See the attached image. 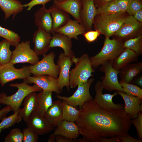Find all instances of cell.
I'll list each match as a JSON object with an SVG mask.
<instances>
[{"label":"cell","mask_w":142,"mask_h":142,"mask_svg":"<svg viewBox=\"0 0 142 142\" xmlns=\"http://www.w3.org/2000/svg\"><path fill=\"white\" fill-rule=\"evenodd\" d=\"M53 3L56 7L71 15L82 24L80 13L82 7V0H65L62 2L54 0Z\"/></svg>","instance_id":"cell-20"},{"label":"cell","mask_w":142,"mask_h":142,"mask_svg":"<svg viewBox=\"0 0 142 142\" xmlns=\"http://www.w3.org/2000/svg\"><path fill=\"white\" fill-rule=\"evenodd\" d=\"M123 42L116 39L105 37L101 51L95 55L90 57L93 68L95 70L105 61L113 60L125 49Z\"/></svg>","instance_id":"cell-5"},{"label":"cell","mask_w":142,"mask_h":142,"mask_svg":"<svg viewBox=\"0 0 142 142\" xmlns=\"http://www.w3.org/2000/svg\"><path fill=\"white\" fill-rule=\"evenodd\" d=\"M96 11L97 14H111L121 12L114 0L97 8Z\"/></svg>","instance_id":"cell-37"},{"label":"cell","mask_w":142,"mask_h":142,"mask_svg":"<svg viewBox=\"0 0 142 142\" xmlns=\"http://www.w3.org/2000/svg\"><path fill=\"white\" fill-rule=\"evenodd\" d=\"M27 127L38 135L47 134L54 130V127L50 125L44 117L35 112L33 113L25 122Z\"/></svg>","instance_id":"cell-15"},{"label":"cell","mask_w":142,"mask_h":142,"mask_svg":"<svg viewBox=\"0 0 142 142\" xmlns=\"http://www.w3.org/2000/svg\"><path fill=\"white\" fill-rule=\"evenodd\" d=\"M94 80V78L89 79L85 83L78 86V88L71 96L67 97L57 94L56 97L65 101L69 104L75 107L79 106L80 109L86 102L93 99L89 92V89Z\"/></svg>","instance_id":"cell-8"},{"label":"cell","mask_w":142,"mask_h":142,"mask_svg":"<svg viewBox=\"0 0 142 142\" xmlns=\"http://www.w3.org/2000/svg\"><path fill=\"white\" fill-rule=\"evenodd\" d=\"M94 89L96 93L94 100L100 106L108 109H123L125 106L123 104L114 103L112 101L113 98L117 95V92L113 94H103L102 92L104 89L102 82L98 81L95 83Z\"/></svg>","instance_id":"cell-13"},{"label":"cell","mask_w":142,"mask_h":142,"mask_svg":"<svg viewBox=\"0 0 142 142\" xmlns=\"http://www.w3.org/2000/svg\"><path fill=\"white\" fill-rule=\"evenodd\" d=\"M141 0H133L126 12L129 16H133L140 9H142V2Z\"/></svg>","instance_id":"cell-41"},{"label":"cell","mask_w":142,"mask_h":142,"mask_svg":"<svg viewBox=\"0 0 142 142\" xmlns=\"http://www.w3.org/2000/svg\"><path fill=\"white\" fill-rule=\"evenodd\" d=\"M74 63L75 68L69 73V85L71 88H75L86 83L90 77L93 76L92 73L95 71L87 53L78 58Z\"/></svg>","instance_id":"cell-4"},{"label":"cell","mask_w":142,"mask_h":142,"mask_svg":"<svg viewBox=\"0 0 142 142\" xmlns=\"http://www.w3.org/2000/svg\"><path fill=\"white\" fill-rule=\"evenodd\" d=\"M86 32L83 25L75 20L70 19L65 25L57 29L55 32L63 34L71 39L73 38L78 40V36L83 35Z\"/></svg>","instance_id":"cell-22"},{"label":"cell","mask_w":142,"mask_h":142,"mask_svg":"<svg viewBox=\"0 0 142 142\" xmlns=\"http://www.w3.org/2000/svg\"><path fill=\"white\" fill-rule=\"evenodd\" d=\"M55 129L53 133L72 139H76L79 134V128L74 122L63 120Z\"/></svg>","instance_id":"cell-23"},{"label":"cell","mask_w":142,"mask_h":142,"mask_svg":"<svg viewBox=\"0 0 142 142\" xmlns=\"http://www.w3.org/2000/svg\"><path fill=\"white\" fill-rule=\"evenodd\" d=\"M121 12H126L133 0H114Z\"/></svg>","instance_id":"cell-43"},{"label":"cell","mask_w":142,"mask_h":142,"mask_svg":"<svg viewBox=\"0 0 142 142\" xmlns=\"http://www.w3.org/2000/svg\"><path fill=\"white\" fill-rule=\"evenodd\" d=\"M23 80L28 84H36L43 91L54 92L57 94L61 93L57 78L52 76L47 75L36 77L30 76Z\"/></svg>","instance_id":"cell-14"},{"label":"cell","mask_w":142,"mask_h":142,"mask_svg":"<svg viewBox=\"0 0 142 142\" xmlns=\"http://www.w3.org/2000/svg\"><path fill=\"white\" fill-rule=\"evenodd\" d=\"M37 94L35 92L28 94L23 101V107L20 108L18 114L25 122L33 112H36L37 108Z\"/></svg>","instance_id":"cell-24"},{"label":"cell","mask_w":142,"mask_h":142,"mask_svg":"<svg viewBox=\"0 0 142 142\" xmlns=\"http://www.w3.org/2000/svg\"><path fill=\"white\" fill-rule=\"evenodd\" d=\"M58 1L60 2L63 1L65 0H58Z\"/></svg>","instance_id":"cell-53"},{"label":"cell","mask_w":142,"mask_h":142,"mask_svg":"<svg viewBox=\"0 0 142 142\" xmlns=\"http://www.w3.org/2000/svg\"><path fill=\"white\" fill-rule=\"evenodd\" d=\"M53 34L50 42L49 48H50L58 47L62 48L64 50V55L69 57L74 63L78 58L75 57L72 49V42L71 39L57 32H55Z\"/></svg>","instance_id":"cell-16"},{"label":"cell","mask_w":142,"mask_h":142,"mask_svg":"<svg viewBox=\"0 0 142 142\" xmlns=\"http://www.w3.org/2000/svg\"><path fill=\"white\" fill-rule=\"evenodd\" d=\"M55 54L52 52L43 55L41 60L34 65L29 66L31 73L34 77L47 75L57 78L60 68L59 66L55 63Z\"/></svg>","instance_id":"cell-6"},{"label":"cell","mask_w":142,"mask_h":142,"mask_svg":"<svg viewBox=\"0 0 142 142\" xmlns=\"http://www.w3.org/2000/svg\"><path fill=\"white\" fill-rule=\"evenodd\" d=\"M52 92L42 90L37 94L38 106L36 113L42 116H44L53 104Z\"/></svg>","instance_id":"cell-30"},{"label":"cell","mask_w":142,"mask_h":142,"mask_svg":"<svg viewBox=\"0 0 142 142\" xmlns=\"http://www.w3.org/2000/svg\"><path fill=\"white\" fill-rule=\"evenodd\" d=\"M129 15L125 12L103 14H97L93 23L95 30L105 37L110 38L120 28Z\"/></svg>","instance_id":"cell-2"},{"label":"cell","mask_w":142,"mask_h":142,"mask_svg":"<svg viewBox=\"0 0 142 142\" xmlns=\"http://www.w3.org/2000/svg\"><path fill=\"white\" fill-rule=\"evenodd\" d=\"M142 70V63H131L122 68L119 73L120 81L127 83L131 82L133 78Z\"/></svg>","instance_id":"cell-28"},{"label":"cell","mask_w":142,"mask_h":142,"mask_svg":"<svg viewBox=\"0 0 142 142\" xmlns=\"http://www.w3.org/2000/svg\"><path fill=\"white\" fill-rule=\"evenodd\" d=\"M113 60H107L101 65L99 68L100 71L104 73V76L101 78L104 89L109 92L115 90L123 92L118 79L119 71L113 68Z\"/></svg>","instance_id":"cell-9"},{"label":"cell","mask_w":142,"mask_h":142,"mask_svg":"<svg viewBox=\"0 0 142 142\" xmlns=\"http://www.w3.org/2000/svg\"><path fill=\"white\" fill-rule=\"evenodd\" d=\"M62 120L75 122L78 119L80 113V110L63 100Z\"/></svg>","instance_id":"cell-31"},{"label":"cell","mask_w":142,"mask_h":142,"mask_svg":"<svg viewBox=\"0 0 142 142\" xmlns=\"http://www.w3.org/2000/svg\"><path fill=\"white\" fill-rule=\"evenodd\" d=\"M123 98L125 103L124 109L131 119L136 118L138 113L142 111V99L128 95L123 92H116Z\"/></svg>","instance_id":"cell-19"},{"label":"cell","mask_w":142,"mask_h":142,"mask_svg":"<svg viewBox=\"0 0 142 142\" xmlns=\"http://www.w3.org/2000/svg\"><path fill=\"white\" fill-rule=\"evenodd\" d=\"M138 56L132 50L125 48L124 50L113 60L112 66L119 71L122 68L131 63L137 62Z\"/></svg>","instance_id":"cell-27"},{"label":"cell","mask_w":142,"mask_h":142,"mask_svg":"<svg viewBox=\"0 0 142 142\" xmlns=\"http://www.w3.org/2000/svg\"><path fill=\"white\" fill-rule=\"evenodd\" d=\"M12 111L11 108L9 106L6 105L0 110V120H2L6 116L9 112Z\"/></svg>","instance_id":"cell-46"},{"label":"cell","mask_w":142,"mask_h":142,"mask_svg":"<svg viewBox=\"0 0 142 142\" xmlns=\"http://www.w3.org/2000/svg\"><path fill=\"white\" fill-rule=\"evenodd\" d=\"M23 136L22 132L18 128L11 130L5 137V142H22Z\"/></svg>","instance_id":"cell-38"},{"label":"cell","mask_w":142,"mask_h":142,"mask_svg":"<svg viewBox=\"0 0 142 142\" xmlns=\"http://www.w3.org/2000/svg\"><path fill=\"white\" fill-rule=\"evenodd\" d=\"M39 61L38 55L32 49L30 41L19 43L12 51L10 62L14 65L18 63H29L33 65Z\"/></svg>","instance_id":"cell-7"},{"label":"cell","mask_w":142,"mask_h":142,"mask_svg":"<svg viewBox=\"0 0 142 142\" xmlns=\"http://www.w3.org/2000/svg\"><path fill=\"white\" fill-rule=\"evenodd\" d=\"M141 0L142 1V0Z\"/></svg>","instance_id":"cell-54"},{"label":"cell","mask_w":142,"mask_h":142,"mask_svg":"<svg viewBox=\"0 0 142 142\" xmlns=\"http://www.w3.org/2000/svg\"><path fill=\"white\" fill-rule=\"evenodd\" d=\"M133 84H135L140 87L142 88V75L139 74L134 77L131 81Z\"/></svg>","instance_id":"cell-48"},{"label":"cell","mask_w":142,"mask_h":142,"mask_svg":"<svg viewBox=\"0 0 142 142\" xmlns=\"http://www.w3.org/2000/svg\"><path fill=\"white\" fill-rule=\"evenodd\" d=\"M113 0H94L95 6L97 8Z\"/></svg>","instance_id":"cell-51"},{"label":"cell","mask_w":142,"mask_h":142,"mask_svg":"<svg viewBox=\"0 0 142 142\" xmlns=\"http://www.w3.org/2000/svg\"><path fill=\"white\" fill-rule=\"evenodd\" d=\"M132 16L137 21L142 23V9L138 11Z\"/></svg>","instance_id":"cell-50"},{"label":"cell","mask_w":142,"mask_h":142,"mask_svg":"<svg viewBox=\"0 0 142 142\" xmlns=\"http://www.w3.org/2000/svg\"><path fill=\"white\" fill-rule=\"evenodd\" d=\"M52 21L51 33L53 34L58 29L65 25L70 19L69 14L56 7L54 4L49 9Z\"/></svg>","instance_id":"cell-26"},{"label":"cell","mask_w":142,"mask_h":142,"mask_svg":"<svg viewBox=\"0 0 142 142\" xmlns=\"http://www.w3.org/2000/svg\"><path fill=\"white\" fill-rule=\"evenodd\" d=\"M142 23L136 21L132 16H129L113 35L114 38L124 42L142 34Z\"/></svg>","instance_id":"cell-11"},{"label":"cell","mask_w":142,"mask_h":142,"mask_svg":"<svg viewBox=\"0 0 142 142\" xmlns=\"http://www.w3.org/2000/svg\"><path fill=\"white\" fill-rule=\"evenodd\" d=\"M122 142H142V140L134 138L127 134L124 136H121Z\"/></svg>","instance_id":"cell-45"},{"label":"cell","mask_w":142,"mask_h":142,"mask_svg":"<svg viewBox=\"0 0 142 142\" xmlns=\"http://www.w3.org/2000/svg\"><path fill=\"white\" fill-rule=\"evenodd\" d=\"M52 37L50 33L38 28L33 34V50L38 55L46 54L50 48L49 45Z\"/></svg>","instance_id":"cell-18"},{"label":"cell","mask_w":142,"mask_h":142,"mask_svg":"<svg viewBox=\"0 0 142 142\" xmlns=\"http://www.w3.org/2000/svg\"><path fill=\"white\" fill-rule=\"evenodd\" d=\"M23 142H37L38 135L28 127L24 129L22 131Z\"/></svg>","instance_id":"cell-39"},{"label":"cell","mask_w":142,"mask_h":142,"mask_svg":"<svg viewBox=\"0 0 142 142\" xmlns=\"http://www.w3.org/2000/svg\"><path fill=\"white\" fill-rule=\"evenodd\" d=\"M34 22L38 28L47 32L51 33L52 27V21L50 10L45 6L42 7L35 13Z\"/></svg>","instance_id":"cell-21"},{"label":"cell","mask_w":142,"mask_h":142,"mask_svg":"<svg viewBox=\"0 0 142 142\" xmlns=\"http://www.w3.org/2000/svg\"></svg>","instance_id":"cell-55"},{"label":"cell","mask_w":142,"mask_h":142,"mask_svg":"<svg viewBox=\"0 0 142 142\" xmlns=\"http://www.w3.org/2000/svg\"><path fill=\"white\" fill-rule=\"evenodd\" d=\"M51 0H32L27 4H23V7H27V11H30L34 6L39 4L45 6L46 4L49 2Z\"/></svg>","instance_id":"cell-44"},{"label":"cell","mask_w":142,"mask_h":142,"mask_svg":"<svg viewBox=\"0 0 142 142\" xmlns=\"http://www.w3.org/2000/svg\"><path fill=\"white\" fill-rule=\"evenodd\" d=\"M73 139L67 138L60 135H56L55 142H73Z\"/></svg>","instance_id":"cell-49"},{"label":"cell","mask_w":142,"mask_h":142,"mask_svg":"<svg viewBox=\"0 0 142 142\" xmlns=\"http://www.w3.org/2000/svg\"><path fill=\"white\" fill-rule=\"evenodd\" d=\"M99 32L97 30L86 32L83 35L86 40L88 42H92L97 40L100 34Z\"/></svg>","instance_id":"cell-42"},{"label":"cell","mask_w":142,"mask_h":142,"mask_svg":"<svg viewBox=\"0 0 142 142\" xmlns=\"http://www.w3.org/2000/svg\"><path fill=\"white\" fill-rule=\"evenodd\" d=\"M10 43L4 39L0 42V65H3L10 62L12 53L10 49Z\"/></svg>","instance_id":"cell-32"},{"label":"cell","mask_w":142,"mask_h":142,"mask_svg":"<svg viewBox=\"0 0 142 142\" xmlns=\"http://www.w3.org/2000/svg\"><path fill=\"white\" fill-rule=\"evenodd\" d=\"M125 48H128L134 52L138 56L142 53V35L129 39L123 43Z\"/></svg>","instance_id":"cell-33"},{"label":"cell","mask_w":142,"mask_h":142,"mask_svg":"<svg viewBox=\"0 0 142 142\" xmlns=\"http://www.w3.org/2000/svg\"><path fill=\"white\" fill-rule=\"evenodd\" d=\"M56 135L53 133L50 134L49 136L47 142H55L56 140Z\"/></svg>","instance_id":"cell-52"},{"label":"cell","mask_w":142,"mask_h":142,"mask_svg":"<svg viewBox=\"0 0 142 142\" xmlns=\"http://www.w3.org/2000/svg\"><path fill=\"white\" fill-rule=\"evenodd\" d=\"M9 86L17 88V91L9 96H7L6 93L3 92L0 93V104L10 106L14 113L19 111L22 102L28 94L32 92L42 90L36 84L31 86L24 80L20 83H11Z\"/></svg>","instance_id":"cell-3"},{"label":"cell","mask_w":142,"mask_h":142,"mask_svg":"<svg viewBox=\"0 0 142 142\" xmlns=\"http://www.w3.org/2000/svg\"><path fill=\"white\" fill-rule=\"evenodd\" d=\"M10 62L0 66V83L2 87L7 83L18 79H26L31 76L29 66L15 68Z\"/></svg>","instance_id":"cell-10"},{"label":"cell","mask_w":142,"mask_h":142,"mask_svg":"<svg viewBox=\"0 0 142 142\" xmlns=\"http://www.w3.org/2000/svg\"><path fill=\"white\" fill-rule=\"evenodd\" d=\"M136 129L138 139L142 140V114L140 112L136 118L131 120Z\"/></svg>","instance_id":"cell-40"},{"label":"cell","mask_w":142,"mask_h":142,"mask_svg":"<svg viewBox=\"0 0 142 142\" xmlns=\"http://www.w3.org/2000/svg\"><path fill=\"white\" fill-rule=\"evenodd\" d=\"M73 63L71 59L69 57L65 56L64 53H60L57 61V64L59 67L60 70L57 79L61 92L64 87H66L68 91L69 90V73Z\"/></svg>","instance_id":"cell-12"},{"label":"cell","mask_w":142,"mask_h":142,"mask_svg":"<svg viewBox=\"0 0 142 142\" xmlns=\"http://www.w3.org/2000/svg\"><path fill=\"white\" fill-rule=\"evenodd\" d=\"M121 142V136L102 138L100 140V142Z\"/></svg>","instance_id":"cell-47"},{"label":"cell","mask_w":142,"mask_h":142,"mask_svg":"<svg viewBox=\"0 0 142 142\" xmlns=\"http://www.w3.org/2000/svg\"><path fill=\"white\" fill-rule=\"evenodd\" d=\"M79 110L75 123L79 134L89 142H100L102 138L125 136L131 125V119L124 109L104 108L94 99L85 102Z\"/></svg>","instance_id":"cell-1"},{"label":"cell","mask_w":142,"mask_h":142,"mask_svg":"<svg viewBox=\"0 0 142 142\" xmlns=\"http://www.w3.org/2000/svg\"><path fill=\"white\" fill-rule=\"evenodd\" d=\"M119 83L123 89V92L131 95L142 99V89L136 85L120 81Z\"/></svg>","instance_id":"cell-36"},{"label":"cell","mask_w":142,"mask_h":142,"mask_svg":"<svg viewBox=\"0 0 142 142\" xmlns=\"http://www.w3.org/2000/svg\"><path fill=\"white\" fill-rule=\"evenodd\" d=\"M82 7L80 13L82 24L86 31H92L95 17L97 14L94 0H82Z\"/></svg>","instance_id":"cell-17"},{"label":"cell","mask_w":142,"mask_h":142,"mask_svg":"<svg viewBox=\"0 0 142 142\" xmlns=\"http://www.w3.org/2000/svg\"><path fill=\"white\" fill-rule=\"evenodd\" d=\"M19 110L17 112L14 113L13 114L8 117H5L2 120L0 123V133L3 130L21 121L22 119L18 114Z\"/></svg>","instance_id":"cell-35"},{"label":"cell","mask_w":142,"mask_h":142,"mask_svg":"<svg viewBox=\"0 0 142 142\" xmlns=\"http://www.w3.org/2000/svg\"><path fill=\"white\" fill-rule=\"evenodd\" d=\"M23 4L18 0H0V8L4 12L6 21L11 15L13 19L23 9Z\"/></svg>","instance_id":"cell-29"},{"label":"cell","mask_w":142,"mask_h":142,"mask_svg":"<svg viewBox=\"0 0 142 142\" xmlns=\"http://www.w3.org/2000/svg\"><path fill=\"white\" fill-rule=\"evenodd\" d=\"M0 37L9 41L11 45L16 47L20 41V37L17 33L0 26Z\"/></svg>","instance_id":"cell-34"},{"label":"cell","mask_w":142,"mask_h":142,"mask_svg":"<svg viewBox=\"0 0 142 142\" xmlns=\"http://www.w3.org/2000/svg\"><path fill=\"white\" fill-rule=\"evenodd\" d=\"M44 117L54 127L57 126L63 120L62 101L59 100L53 101Z\"/></svg>","instance_id":"cell-25"}]
</instances>
